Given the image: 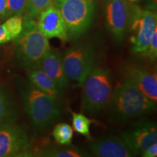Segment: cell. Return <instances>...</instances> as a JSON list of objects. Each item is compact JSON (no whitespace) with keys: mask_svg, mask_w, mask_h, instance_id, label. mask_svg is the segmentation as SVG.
I'll return each mask as SVG.
<instances>
[{"mask_svg":"<svg viewBox=\"0 0 157 157\" xmlns=\"http://www.w3.org/2000/svg\"><path fill=\"white\" fill-rule=\"evenodd\" d=\"M88 156L89 155L86 151L70 145L60 147L44 148L36 151L32 154V156L44 157H84Z\"/></svg>","mask_w":157,"mask_h":157,"instance_id":"cell-17","label":"cell"},{"mask_svg":"<svg viewBox=\"0 0 157 157\" xmlns=\"http://www.w3.org/2000/svg\"><path fill=\"white\" fill-rule=\"evenodd\" d=\"M16 85L34 132H46L60 117L58 101L37 88L28 78L17 77Z\"/></svg>","mask_w":157,"mask_h":157,"instance_id":"cell-1","label":"cell"},{"mask_svg":"<svg viewBox=\"0 0 157 157\" xmlns=\"http://www.w3.org/2000/svg\"><path fill=\"white\" fill-rule=\"evenodd\" d=\"M67 26L68 37L77 40L89 30L95 13V0H54Z\"/></svg>","mask_w":157,"mask_h":157,"instance_id":"cell-5","label":"cell"},{"mask_svg":"<svg viewBox=\"0 0 157 157\" xmlns=\"http://www.w3.org/2000/svg\"><path fill=\"white\" fill-rule=\"evenodd\" d=\"M141 155L143 157H156L157 156V143L151 145Z\"/></svg>","mask_w":157,"mask_h":157,"instance_id":"cell-24","label":"cell"},{"mask_svg":"<svg viewBox=\"0 0 157 157\" xmlns=\"http://www.w3.org/2000/svg\"><path fill=\"white\" fill-rule=\"evenodd\" d=\"M121 137L135 156L141 155L151 145L156 143V125L148 119L140 120L124 131Z\"/></svg>","mask_w":157,"mask_h":157,"instance_id":"cell-10","label":"cell"},{"mask_svg":"<svg viewBox=\"0 0 157 157\" xmlns=\"http://www.w3.org/2000/svg\"><path fill=\"white\" fill-rule=\"evenodd\" d=\"M15 58L21 67L37 68L42 58L50 51L48 39L39 30L34 19L23 17V30L15 39Z\"/></svg>","mask_w":157,"mask_h":157,"instance_id":"cell-3","label":"cell"},{"mask_svg":"<svg viewBox=\"0 0 157 157\" xmlns=\"http://www.w3.org/2000/svg\"><path fill=\"white\" fill-rule=\"evenodd\" d=\"M38 68L53 81L60 91H65L70 80L66 75L62 61V56L54 50H50L41 60Z\"/></svg>","mask_w":157,"mask_h":157,"instance_id":"cell-14","label":"cell"},{"mask_svg":"<svg viewBox=\"0 0 157 157\" xmlns=\"http://www.w3.org/2000/svg\"><path fill=\"white\" fill-rule=\"evenodd\" d=\"M31 140L24 127L15 123L0 128V157L29 156Z\"/></svg>","mask_w":157,"mask_h":157,"instance_id":"cell-8","label":"cell"},{"mask_svg":"<svg viewBox=\"0 0 157 157\" xmlns=\"http://www.w3.org/2000/svg\"><path fill=\"white\" fill-rule=\"evenodd\" d=\"M72 124L74 131L84 135L88 139L91 138L90 135V126L93 121L82 113L71 112Z\"/></svg>","mask_w":157,"mask_h":157,"instance_id":"cell-19","label":"cell"},{"mask_svg":"<svg viewBox=\"0 0 157 157\" xmlns=\"http://www.w3.org/2000/svg\"><path fill=\"white\" fill-rule=\"evenodd\" d=\"M96 50L90 42H78L68 49L62 56L66 74L69 78L82 87L88 74L95 65Z\"/></svg>","mask_w":157,"mask_h":157,"instance_id":"cell-6","label":"cell"},{"mask_svg":"<svg viewBox=\"0 0 157 157\" xmlns=\"http://www.w3.org/2000/svg\"><path fill=\"white\" fill-rule=\"evenodd\" d=\"M7 11V0H0V19L5 18Z\"/></svg>","mask_w":157,"mask_h":157,"instance_id":"cell-26","label":"cell"},{"mask_svg":"<svg viewBox=\"0 0 157 157\" xmlns=\"http://www.w3.org/2000/svg\"><path fill=\"white\" fill-rule=\"evenodd\" d=\"M82 87V109L84 113L95 117L106 109L113 91L109 68L95 65Z\"/></svg>","mask_w":157,"mask_h":157,"instance_id":"cell-4","label":"cell"},{"mask_svg":"<svg viewBox=\"0 0 157 157\" xmlns=\"http://www.w3.org/2000/svg\"><path fill=\"white\" fill-rule=\"evenodd\" d=\"M92 154L99 157L135 156L121 136L110 135L90 143Z\"/></svg>","mask_w":157,"mask_h":157,"instance_id":"cell-12","label":"cell"},{"mask_svg":"<svg viewBox=\"0 0 157 157\" xmlns=\"http://www.w3.org/2000/svg\"><path fill=\"white\" fill-rule=\"evenodd\" d=\"M157 28V15L153 11L143 10L137 5L129 7L127 33L131 34L132 52L143 53L146 51Z\"/></svg>","mask_w":157,"mask_h":157,"instance_id":"cell-7","label":"cell"},{"mask_svg":"<svg viewBox=\"0 0 157 157\" xmlns=\"http://www.w3.org/2000/svg\"><path fill=\"white\" fill-rule=\"evenodd\" d=\"M9 38L3 25H0V44L9 42Z\"/></svg>","mask_w":157,"mask_h":157,"instance_id":"cell-25","label":"cell"},{"mask_svg":"<svg viewBox=\"0 0 157 157\" xmlns=\"http://www.w3.org/2000/svg\"><path fill=\"white\" fill-rule=\"evenodd\" d=\"M106 108L110 120L116 124H124L154 111L156 104L127 78L113 90Z\"/></svg>","mask_w":157,"mask_h":157,"instance_id":"cell-2","label":"cell"},{"mask_svg":"<svg viewBox=\"0 0 157 157\" xmlns=\"http://www.w3.org/2000/svg\"><path fill=\"white\" fill-rule=\"evenodd\" d=\"M16 105L7 90L0 84V128L16 122Z\"/></svg>","mask_w":157,"mask_h":157,"instance_id":"cell-16","label":"cell"},{"mask_svg":"<svg viewBox=\"0 0 157 157\" xmlns=\"http://www.w3.org/2000/svg\"><path fill=\"white\" fill-rule=\"evenodd\" d=\"M130 1H132V2H136V1H138V0H130Z\"/></svg>","mask_w":157,"mask_h":157,"instance_id":"cell-27","label":"cell"},{"mask_svg":"<svg viewBox=\"0 0 157 157\" xmlns=\"http://www.w3.org/2000/svg\"><path fill=\"white\" fill-rule=\"evenodd\" d=\"M143 53L151 62H154L156 60L157 57V28L155 29L146 51Z\"/></svg>","mask_w":157,"mask_h":157,"instance_id":"cell-23","label":"cell"},{"mask_svg":"<svg viewBox=\"0 0 157 157\" xmlns=\"http://www.w3.org/2000/svg\"><path fill=\"white\" fill-rule=\"evenodd\" d=\"M37 23L41 32L48 39L58 38L62 41L69 39L66 23L55 4H51L39 15Z\"/></svg>","mask_w":157,"mask_h":157,"instance_id":"cell-11","label":"cell"},{"mask_svg":"<svg viewBox=\"0 0 157 157\" xmlns=\"http://www.w3.org/2000/svg\"><path fill=\"white\" fill-rule=\"evenodd\" d=\"M127 78L134 82L142 93L153 103L157 101L156 73L139 66H129L125 68Z\"/></svg>","mask_w":157,"mask_h":157,"instance_id":"cell-13","label":"cell"},{"mask_svg":"<svg viewBox=\"0 0 157 157\" xmlns=\"http://www.w3.org/2000/svg\"><path fill=\"white\" fill-rule=\"evenodd\" d=\"M54 0H27L25 7V16L34 19L39 17L41 13L47 9Z\"/></svg>","mask_w":157,"mask_h":157,"instance_id":"cell-21","label":"cell"},{"mask_svg":"<svg viewBox=\"0 0 157 157\" xmlns=\"http://www.w3.org/2000/svg\"><path fill=\"white\" fill-rule=\"evenodd\" d=\"M27 0H7L5 18L15 15H22L25 11Z\"/></svg>","mask_w":157,"mask_h":157,"instance_id":"cell-22","label":"cell"},{"mask_svg":"<svg viewBox=\"0 0 157 157\" xmlns=\"http://www.w3.org/2000/svg\"><path fill=\"white\" fill-rule=\"evenodd\" d=\"M105 25L113 40L121 44L128 29L129 6L127 0H105Z\"/></svg>","mask_w":157,"mask_h":157,"instance_id":"cell-9","label":"cell"},{"mask_svg":"<svg viewBox=\"0 0 157 157\" xmlns=\"http://www.w3.org/2000/svg\"><path fill=\"white\" fill-rule=\"evenodd\" d=\"M27 78L37 88L58 101L61 93L51 78L39 68L28 69Z\"/></svg>","mask_w":157,"mask_h":157,"instance_id":"cell-15","label":"cell"},{"mask_svg":"<svg viewBox=\"0 0 157 157\" xmlns=\"http://www.w3.org/2000/svg\"><path fill=\"white\" fill-rule=\"evenodd\" d=\"M9 40H13L19 36L23 30L22 15H15L8 17L3 24Z\"/></svg>","mask_w":157,"mask_h":157,"instance_id":"cell-20","label":"cell"},{"mask_svg":"<svg viewBox=\"0 0 157 157\" xmlns=\"http://www.w3.org/2000/svg\"><path fill=\"white\" fill-rule=\"evenodd\" d=\"M52 136L60 146L71 145L74 136L73 129L67 123L58 124L52 131Z\"/></svg>","mask_w":157,"mask_h":157,"instance_id":"cell-18","label":"cell"}]
</instances>
